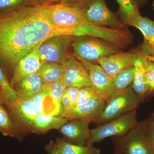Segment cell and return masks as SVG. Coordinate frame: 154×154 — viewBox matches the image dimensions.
Instances as JSON below:
<instances>
[{
    "label": "cell",
    "instance_id": "14",
    "mask_svg": "<svg viewBox=\"0 0 154 154\" xmlns=\"http://www.w3.org/2000/svg\"><path fill=\"white\" fill-rule=\"evenodd\" d=\"M125 24L140 30L144 37L141 52L144 55H154V21L140 14L131 13L128 14Z\"/></svg>",
    "mask_w": 154,
    "mask_h": 154
},
{
    "label": "cell",
    "instance_id": "7",
    "mask_svg": "<svg viewBox=\"0 0 154 154\" xmlns=\"http://www.w3.org/2000/svg\"><path fill=\"white\" fill-rule=\"evenodd\" d=\"M137 110L125 113L91 130L86 145H93L108 137L122 136L129 132L138 123Z\"/></svg>",
    "mask_w": 154,
    "mask_h": 154
},
{
    "label": "cell",
    "instance_id": "2",
    "mask_svg": "<svg viewBox=\"0 0 154 154\" xmlns=\"http://www.w3.org/2000/svg\"><path fill=\"white\" fill-rule=\"evenodd\" d=\"M54 36L67 35L73 37L90 36L103 39L119 48H124L132 40L131 33L127 28L115 29L93 23L82 24L70 28H55Z\"/></svg>",
    "mask_w": 154,
    "mask_h": 154
},
{
    "label": "cell",
    "instance_id": "41",
    "mask_svg": "<svg viewBox=\"0 0 154 154\" xmlns=\"http://www.w3.org/2000/svg\"><path fill=\"white\" fill-rule=\"evenodd\" d=\"M2 99H1V95H0V105H2Z\"/></svg>",
    "mask_w": 154,
    "mask_h": 154
},
{
    "label": "cell",
    "instance_id": "15",
    "mask_svg": "<svg viewBox=\"0 0 154 154\" xmlns=\"http://www.w3.org/2000/svg\"><path fill=\"white\" fill-rule=\"evenodd\" d=\"M91 122V120L88 119L70 120L62 127L59 131L67 142L86 145L91 134L89 125Z\"/></svg>",
    "mask_w": 154,
    "mask_h": 154
},
{
    "label": "cell",
    "instance_id": "12",
    "mask_svg": "<svg viewBox=\"0 0 154 154\" xmlns=\"http://www.w3.org/2000/svg\"><path fill=\"white\" fill-rule=\"evenodd\" d=\"M63 80L66 88H92L90 75L85 66L75 56L71 55L64 63Z\"/></svg>",
    "mask_w": 154,
    "mask_h": 154
},
{
    "label": "cell",
    "instance_id": "3",
    "mask_svg": "<svg viewBox=\"0 0 154 154\" xmlns=\"http://www.w3.org/2000/svg\"><path fill=\"white\" fill-rule=\"evenodd\" d=\"M4 105L14 124L16 138L22 140L24 136L31 133L34 120L40 113L38 108L32 99L20 97Z\"/></svg>",
    "mask_w": 154,
    "mask_h": 154
},
{
    "label": "cell",
    "instance_id": "27",
    "mask_svg": "<svg viewBox=\"0 0 154 154\" xmlns=\"http://www.w3.org/2000/svg\"><path fill=\"white\" fill-rule=\"evenodd\" d=\"M140 53V57L144 70L146 81L149 88L150 93L151 95L154 93V63L146 59L145 56Z\"/></svg>",
    "mask_w": 154,
    "mask_h": 154
},
{
    "label": "cell",
    "instance_id": "29",
    "mask_svg": "<svg viewBox=\"0 0 154 154\" xmlns=\"http://www.w3.org/2000/svg\"><path fill=\"white\" fill-rule=\"evenodd\" d=\"M119 5V17L125 23L128 14L131 13H140L139 8L133 0H116Z\"/></svg>",
    "mask_w": 154,
    "mask_h": 154
},
{
    "label": "cell",
    "instance_id": "40",
    "mask_svg": "<svg viewBox=\"0 0 154 154\" xmlns=\"http://www.w3.org/2000/svg\"><path fill=\"white\" fill-rule=\"evenodd\" d=\"M152 8L153 10L154 11V0H152Z\"/></svg>",
    "mask_w": 154,
    "mask_h": 154
},
{
    "label": "cell",
    "instance_id": "5",
    "mask_svg": "<svg viewBox=\"0 0 154 154\" xmlns=\"http://www.w3.org/2000/svg\"><path fill=\"white\" fill-rule=\"evenodd\" d=\"M141 99L134 93L131 86L124 91L116 92L105 104L98 118L94 122L101 125L122 115L137 110Z\"/></svg>",
    "mask_w": 154,
    "mask_h": 154
},
{
    "label": "cell",
    "instance_id": "30",
    "mask_svg": "<svg viewBox=\"0 0 154 154\" xmlns=\"http://www.w3.org/2000/svg\"><path fill=\"white\" fill-rule=\"evenodd\" d=\"M79 89L74 87H68L66 88L60 100L64 110L72 107L74 105Z\"/></svg>",
    "mask_w": 154,
    "mask_h": 154
},
{
    "label": "cell",
    "instance_id": "16",
    "mask_svg": "<svg viewBox=\"0 0 154 154\" xmlns=\"http://www.w3.org/2000/svg\"><path fill=\"white\" fill-rule=\"evenodd\" d=\"M106 102L102 98L93 99L84 105L73 106L64 110L61 116L69 121L88 119L94 122L102 112Z\"/></svg>",
    "mask_w": 154,
    "mask_h": 154
},
{
    "label": "cell",
    "instance_id": "24",
    "mask_svg": "<svg viewBox=\"0 0 154 154\" xmlns=\"http://www.w3.org/2000/svg\"><path fill=\"white\" fill-rule=\"evenodd\" d=\"M0 95L2 104L5 105L15 101L18 98L17 93L10 85L5 73L0 67Z\"/></svg>",
    "mask_w": 154,
    "mask_h": 154
},
{
    "label": "cell",
    "instance_id": "37",
    "mask_svg": "<svg viewBox=\"0 0 154 154\" xmlns=\"http://www.w3.org/2000/svg\"><path fill=\"white\" fill-rule=\"evenodd\" d=\"M32 1H33V2H35L37 3V4H38V5H41V4H40V3L41 2L42 0H32Z\"/></svg>",
    "mask_w": 154,
    "mask_h": 154
},
{
    "label": "cell",
    "instance_id": "18",
    "mask_svg": "<svg viewBox=\"0 0 154 154\" xmlns=\"http://www.w3.org/2000/svg\"><path fill=\"white\" fill-rule=\"evenodd\" d=\"M43 85L41 77L36 72L22 79L13 88L17 97L31 99L41 92Z\"/></svg>",
    "mask_w": 154,
    "mask_h": 154
},
{
    "label": "cell",
    "instance_id": "8",
    "mask_svg": "<svg viewBox=\"0 0 154 154\" xmlns=\"http://www.w3.org/2000/svg\"><path fill=\"white\" fill-rule=\"evenodd\" d=\"M72 42L75 55L91 63H98L100 59L120 51L117 46L100 38L79 36Z\"/></svg>",
    "mask_w": 154,
    "mask_h": 154
},
{
    "label": "cell",
    "instance_id": "28",
    "mask_svg": "<svg viewBox=\"0 0 154 154\" xmlns=\"http://www.w3.org/2000/svg\"><path fill=\"white\" fill-rule=\"evenodd\" d=\"M99 98H101V97L92 88L85 87L80 88L78 93L76 100L73 106L84 105L93 99Z\"/></svg>",
    "mask_w": 154,
    "mask_h": 154
},
{
    "label": "cell",
    "instance_id": "22",
    "mask_svg": "<svg viewBox=\"0 0 154 154\" xmlns=\"http://www.w3.org/2000/svg\"><path fill=\"white\" fill-rule=\"evenodd\" d=\"M56 146L60 154H100V149L93 145L81 146L67 142L63 138H57Z\"/></svg>",
    "mask_w": 154,
    "mask_h": 154
},
{
    "label": "cell",
    "instance_id": "4",
    "mask_svg": "<svg viewBox=\"0 0 154 154\" xmlns=\"http://www.w3.org/2000/svg\"><path fill=\"white\" fill-rule=\"evenodd\" d=\"M89 22L115 29L125 28V23L107 7L105 0H82L74 5Z\"/></svg>",
    "mask_w": 154,
    "mask_h": 154
},
{
    "label": "cell",
    "instance_id": "19",
    "mask_svg": "<svg viewBox=\"0 0 154 154\" xmlns=\"http://www.w3.org/2000/svg\"><path fill=\"white\" fill-rule=\"evenodd\" d=\"M68 122L66 119L61 116L39 113L33 122L31 133L42 134H45L53 129L59 130L62 127Z\"/></svg>",
    "mask_w": 154,
    "mask_h": 154
},
{
    "label": "cell",
    "instance_id": "32",
    "mask_svg": "<svg viewBox=\"0 0 154 154\" xmlns=\"http://www.w3.org/2000/svg\"><path fill=\"white\" fill-rule=\"evenodd\" d=\"M142 122L149 142L154 153V121L149 117Z\"/></svg>",
    "mask_w": 154,
    "mask_h": 154
},
{
    "label": "cell",
    "instance_id": "33",
    "mask_svg": "<svg viewBox=\"0 0 154 154\" xmlns=\"http://www.w3.org/2000/svg\"><path fill=\"white\" fill-rule=\"evenodd\" d=\"M45 150L48 154H60L56 146L55 142L51 141L45 147Z\"/></svg>",
    "mask_w": 154,
    "mask_h": 154
},
{
    "label": "cell",
    "instance_id": "6",
    "mask_svg": "<svg viewBox=\"0 0 154 154\" xmlns=\"http://www.w3.org/2000/svg\"><path fill=\"white\" fill-rule=\"evenodd\" d=\"M111 138L114 154H154L142 121L124 135Z\"/></svg>",
    "mask_w": 154,
    "mask_h": 154
},
{
    "label": "cell",
    "instance_id": "42",
    "mask_svg": "<svg viewBox=\"0 0 154 154\" xmlns=\"http://www.w3.org/2000/svg\"></svg>",
    "mask_w": 154,
    "mask_h": 154
},
{
    "label": "cell",
    "instance_id": "38",
    "mask_svg": "<svg viewBox=\"0 0 154 154\" xmlns=\"http://www.w3.org/2000/svg\"><path fill=\"white\" fill-rule=\"evenodd\" d=\"M50 1L51 2H58L60 3L61 2L62 0H50Z\"/></svg>",
    "mask_w": 154,
    "mask_h": 154
},
{
    "label": "cell",
    "instance_id": "39",
    "mask_svg": "<svg viewBox=\"0 0 154 154\" xmlns=\"http://www.w3.org/2000/svg\"><path fill=\"white\" fill-rule=\"evenodd\" d=\"M150 117L154 121V112H153V113H152L151 114Z\"/></svg>",
    "mask_w": 154,
    "mask_h": 154
},
{
    "label": "cell",
    "instance_id": "20",
    "mask_svg": "<svg viewBox=\"0 0 154 154\" xmlns=\"http://www.w3.org/2000/svg\"><path fill=\"white\" fill-rule=\"evenodd\" d=\"M135 74L134 79L131 87L132 90L143 102L151 95L149 88L146 81L144 70L140 57H139L135 63Z\"/></svg>",
    "mask_w": 154,
    "mask_h": 154
},
{
    "label": "cell",
    "instance_id": "31",
    "mask_svg": "<svg viewBox=\"0 0 154 154\" xmlns=\"http://www.w3.org/2000/svg\"><path fill=\"white\" fill-rule=\"evenodd\" d=\"M27 0H0V13L22 7Z\"/></svg>",
    "mask_w": 154,
    "mask_h": 154
},
{
    "label": "cell",
    "instance_id": "35",
    "mask_svg": "<svg viewBox=\"0 0 154 154\" xmlns=\"http://www.w3.org/2000/svg\"><path fill=\"white\" fill-rule=\"evenodd\" d=\"M138 8H142L146 5L149 0H133Z\"/></svg>",
    "mask_w": 154,
    "mask_h": 154
},
{
    "label": "cell",
    "instance_id": "23",
    "mask_svg": "<svg viewBox=\"0 0 154 154\" xmlns=\"http://www.w3.org/2000/svg\"><path fill=\"white\" fill-rule=\"evenodd\" d=\"M134 66L124 69L112 79L113 88L115 92L126 90L132 85L134 79Z\"/></svg>",
    "mask_w": 154,
    "mask_h": 154
},
{
    "label": "cell",
    "instance_id": "36",
    "mask_svg": "<svg viewBox=\"0 0 154 154\" xmlns=\"http://www.w3.org/2000/svg\"><path fill=\"white\" fill-rule=\"evenodd\" d=\"M145 57L147 60L150 61L154 63V55L149 56L145 55Z\"/></svg>",
    "mask_w": 154,
    "mask_h": 154
},
{
    "label": "cell",
    "instance_id": "34",
    "mask_svg": "<svg viewBox=\"0 0 154 154\" xmlns=\"http://www.w3.org/2000/svg\"><path fill=\"white\" fill-rule=\"evenodd\" d=\"M82 0H62L61 4L68 6H73Z\"/></svg>",
    "mask_w": 154,
    "mask_h": 154
},
{
    "label": "cell",
    "instance_id": "13",
    "mask_svg": "<svg viewBox=\"0 0 154 154\" xmlns=\"http://www.w3.org/2000/svg\"><path fill=\"white\" fill-rule=\"evenodd\" d=\"M139 56L140 52H123L120 51L100 59L98 61V64L113 79L124 69L134 66Z\"/></svg>",
    "mask_w": 154,
    "mask_h": 154
},
{
    "label": "cell",
    "instance_id": "11",
    "mask_svg": "<svg viewBox=\"0 0 154 154\" xmlns=\"http://www.w3.org/2000/svg\"><path fill=\"white\" fill-rule=\"evenodd\" d=\"M75 56L88 70L92 89L107 103L116 92L113 88L112 79L99 65L91 63Z\"/></svg>",
    "mask_w": 154,
    "mask_h": 154
},
{
    "label": "cell",
    "instance_id": "9",
    "mask_svg": "<svg viewBox=\"0 0 154 154\" xmlns=\"http://www.w3.org/2000/svg\"><path fill=\"white\" fill-rule=\"evenodd\" d=\"M74 37L57 35L48 38L42 42L38 48L42 63H64L71 56L69 50Z\"/></svg>",
    "mask_w": 154,
    "mask_h": 154
},
{
    "label": "cell",
    "instance_id": "25",
    "mask_svg": "<svg viewBox=\"0 0 154 154\" xmlns=\"http://www.w3.org/2000/svg\"><path fill=\"white\" fill-rule=\"evenodd\" d=\"M0 133L5 136L16 137V131L8 112L4 105H0Z\"/></svg>",
    "mask_w": 154,
    "mask_h": 154
},
{
    "label": "cell",
    "instance_id": "21",
    "mask_svg": "<svg viewBox=\"0 0 154 154\" xmlns=\"http://www.w3.org/2000/svg\"><path fill=\"white\" fill-rule=\"evenodd\" d=\"M64 64L47 63H42L37 73L43 83L47 84L58 82L63 78Z\"/></svg>",
    "mask_w": 154,
    "mask_h": 154
},
{
    "label": "cell",
    "instance_id": "26",
    "mask_svg": "<svg viewBox=\"0 0 154 154\" xmlns=\"http://www.w3.org/2000/svg\"><path fill=\"white\" fill-rule=\"evenodd\" d=\"M66 88L62 79L55 82L44 84L42 91L48 94L57 101L60 102Z\"/></svg>",
    "mask_w": 154,
    "mask_h": 154
},
{
    "label": "cell",
    "instance_id": "10",
    "mask_svg": "<svg viewBox=\"0 0 154 154\" xmlns=\"http://www.w3.org/2000/svg\"><path fill=\"white\" fill-rule=\"evenodd\" d=\"M46 11L50 22L55 28H70L92 23L87 20L75 6L61 3L53 5L47 4Z\"/></svg>",
    "mask_w": 154,
    "mask_h": 154
},
{
    "label": "cell",
    "instance_id": "17",
    "mask_svg": "<svg viewBox=\"0 0 154 154\" xmlns=\"http://www.w3.org/2000/svg\"><path fill=\"white\" fill-rule=\"evenodd\" d=\"M38 47L21 58L16 65L10 80L12 88L25 77L37 72L40 69L42 63L38 52Z\"/></svg>",
    "mask_w": 154,
    "mask_h": 154
},
{
    "label": "cell",
    "instance_id": "1",
    "mask_svg": "<svg viewBox=\"0 0 154 154\" xmlns=\"http://www.w3.org/2000/svg\"><path fill=\"white\" fill-rule=\"evenodd\" d=\"M47 4L0 13V67L9 81L19 60L54 36Z\"/></svg>",
    "mask_w": 154,
    "mask_h": 154
}]
</instances>
